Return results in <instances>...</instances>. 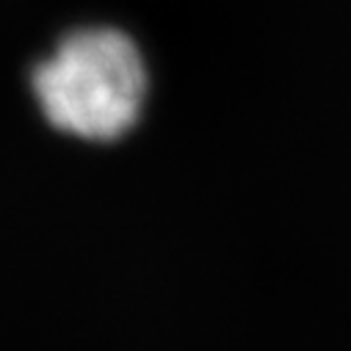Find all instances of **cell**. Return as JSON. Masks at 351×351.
Returning <instances> with one entry per match:
<instances>
[{
    "instance_id": "1",
    "label": "cell",
    "mask_w": 351,
    "mask_h": 351,
    "mask_svg": "<svg viewBox=\"0 0 351 351\" xmlns=\"http://www.w3.org/2000/svg\"><path fill=\"white\" fill-rule=\"evenodd\" d=\"M149 92L138 45L114 25L64 34L31 69V95L42 119L61 136L108 144L128 136Z\"/></svg>"
}]
</instances>
